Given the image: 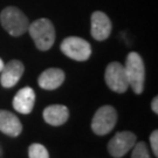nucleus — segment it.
Here are the masks:
<instances>
[{
    "mask_svg": "<svg viewBox=\"0 0 158 158\" xmlns=\"http://www.w3.org/2000/svg\"><path fill=\"white\" fill-rule=\"evenodd\" d=\"M33 39L36 48L40 51H48L55 41V29L51 20L41 18L35 20L28 26L27 29Z\"/></svg>",
    "mask_w": 158,
    "mask_h": 158,
    "instance_id": "1",
    "label": "nucleus"
},
{
    "mask_svg": "<svg viewBox=\"0 0 158 158\" xmlns=\"http://www.w3.org/2000/svg\"><path fill=\"white\" fill-rule=\"evenodd\" d=\"M124 69L129 87H131L135 94H142L145 82V68L141 55L136 52L129 53L127 56Z\"/></svg>",
    "mask_w": 158,
    "mask_h": 158,
    "instance_id": "2",
    "label": "nucleus"
},
{
    "mask_svg": "<svg viewBox=\"0 0 158 158\" xmlns=\"http://www.w3.org/2000/svg\"><path fill=\"white\" fill-rule=\"evenodd\" d=\"M0 23L2 27L12 36H20L27 32L29 26L28 19L17 7H6L0 14Z\"/></svg>",
    "mask_w": 158,
    "mask_h": 158,
    "instance_id": "3",
    "label": "nucleus"
},
{
    "mask_svg": "<svg viewBox=\"0 0 158 158\" xmlns=\"http://www.w3.org/2000/svg\"><path fill=\"white\" fill-rule=\"evenodd\" d=\"M61 52L75 61H85L91 55V47L88 41L79 36H68L61 42Z\"/></svg>",
    "mask_w": 158,
    "mask_h": 158,
    "instance_id": "4",
    "label": "nucleus"
},
{
    "mask_svg": "<svg viewBox=\"0 0 158 158\" xmlns=\"http://www.w3.org/2000/svg\"><path fill=\"white\" fill-rule=\"evenodd\" d=\"M117 122V113L111 106H103L97 109L93 121H91V129L96 135H107Z\"/></svg>",
    "mask_w": 158,
    "mask_h": 158,
    "instance_id": "5",
    "label": "nucleus"
},
{
    "mask_svg": "<svg viewBox=\"0 0 158 158\" xmlns=\"http://www.w3.org/2000/svg\"><path fill=\"white\" fill-rule=\"evenodd\" d=\"M104 80L107 85L115 93H125L129 88V82L125 74L124 66L119 62H111L107 66Z\"/></svg>",
    "mask_w": 158,
    "mask_h": 158,
    "instance_id": "6",
    "label": "nucleus"
},
{
    "mask_svg": "<svg viewBox=\"0 0 158 158\" xmlns=\"http://www.w3.org/2000/svg\"><path fill=\"white\" fill-rule=\"evenodd\" d=\"M136 144V135L131 131H119L108 143V151L115 158H121Z\"/></svg>",
    "mask_w": 158,
    "mask_h": 158,
    "instance_id": "7",
    "label": "nucleus"
},
{
    "mask_svg": "<svg viewBox=\"0 0 158 158\" xmlns=\"http://www.w3.org/2000/svg\"><path fill=\"white\" fill-rule=\"evenodd\" d=\"M90 33L97 41H103L109 38L111 33V21L106 13L96 11L91 14Z\"/></svg>",
    "mask_w": 158,
    "mask_h": 158,
    "instance_id": "8",
    "label": "nucleus"
},
{
    "mask_svg": "<svg viewBox=\"0 0 158 158\" xmlns=\"http://www.w3.org/2000/svg\"><path fill=\"white\" fill-rule=\"evenodd\" d=\"M25 67L23 62L19 60H12L8 63L4 64L2 70L0 72V82L5 88H12L19 82L20 77L23 76Z\"/></svg>",
    "mask_w": 158,
    "mask_h": 158,
    "instance_id": "9",
    "label": "nucleus"
},
{
    "mask_svg": "<svg viewBox=\"0 0 158 158\" xmlns=\"http://www.w3.org/2000/svg\"><path fill=\"white\" fill-rule=\"evenodd\" d=\"M35 103V93L31 87H25L18 91L13 98V108L20 114L32 113Z\"/></svg>",
    "mask_w": 158,
    "mask_h": 158,
    "instance_id": "10",
    "label": "nucleus"
},
{
    "mask_svg": "<svg viewBox=\"0 0 158 158\" xmlns=\"http://www.w3.org/2000/svg\"><path fill=\"white\" fill-rule=\"evenodd\" d=\"M0 131L7 136L17 137L23 131V124L13 113L0 110Z\"/></svg>",
    "mask_w": 158,
    "mask_h": 158,
    "instance_id": "11",
    "label": "nucleus"
},
{
    "mask_svg": "<svg viewBox=\"0 0 158 158\" xmlns=\"http://www.w3.org/2000/svg\"><path fill=\"white\" fill-rule=\"evenodd\" d=\"M64 81V72L59 68L46 69L39 76V85L46 90H54L59 88Z\"/></svg>",
    "mask_w": 158,
    "mask_h": 158,
    "instance_id": "12",
    "label": "nucleus"
},
{
    "mask_svg": "<svg viewBox=\"0 0 158 158\" xmlns=\"http://www.w3.org/2000/svg\"><path fill=\"white\" fill-rule=\"evenodd\" d=\"M69 117V110L62 104H53L44 110V119L48 124L59 127L67 122Z\"/></svg>",
    "mask_w": 158,
    "mask_h": 158,
    "instance_id": "13",
    "label": "nucleus"
},
{
    "mask_svg": "<svg viewBox=\"0 0 158 158\" xmlns=\"http://www.w3.org/2000/svg\"><path fill=\"white\" fill-rule=\"evenodd\" d=\"M28 156L29 158H49L47 149L39 143H34L28 148Z\"/></svg>",
    "mask_w": 158,
    "mask_h": 158,
    "instance_id": "14",
    "label": "nucleus"
},
{
    "mask_svg": "<svg viewBox=\"0 0 158 158\" xmlns=\"http://www.w3.org/2000/svg\"><path fill=\"white\" fill-rule=\"evenodd\" d=\"M132 153H131V158H151L148 151V147L145 145L144 142H139L136 143L134 148H132Z\"/></svg>",
    "mask_w": 158,
    "mask_h": 158,
    "instance_id": "15",
    "label": "nucleus"
},
{
    "mask_svg": "<svg viewBox=\"0 0 158 158\" xmlns=\"http://www.w3.org/2000/svg\"><path fill=\"white\" fill-rule=\"evenodd\" d=\"M150 144L152 148V151L155 157H158V131L153 130L152 134L150 135Z\"/></svg>",
    "mask_w": 158,
    "mask_h": 158,
    "instance_id": "16",
    "label": "nucleus"
},
{
    "mask_svg": "<svg viewBox=\"0 0 158 158\" xmlns=\"http://www.w3.org/2000/svg\"><path fill=\"white\" fill-rule=\"evenodd\" d=\"M151 109L153 110V113H158V97L156 96L155 98L152 100V102H151Z\"/></svg>",
    "mask_w": 158,
    "mask_h": 158,
    "instance_id": "17",
    "label": "nucleus"
},
{
    "mask_svg": "<svg viewBox=\"0 0 158 158\" xmlns=\"http://www.w3.org/2000/svg\"><path fill=\"white\" fill-rule=\"evenodd\" d=\"M2 68H4V61L0 59V72L2 70Z\"/></svg>",
    "mask_w": 158,
    "mask_h": 158,
    "instance_id": "18",
    "label": "nucleus"
}]
</instances>
